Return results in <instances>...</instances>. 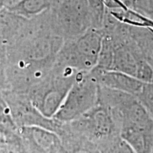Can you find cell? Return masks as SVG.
I'll list each match as a JSON object with an SVG mask.
<instances>
[{
	"mask_svg": "<svg viewBox=\"0 0 153 153\" xmlns=\"http://www.w3.org/2000/svg\"><path fill=\"white\" fill-rule=\"evenodd\" d=\"M62 45V37L53 28L50 9L28 19L18 39L7 48L9 89L27 93L45 79Z\"/></svg>",
	"mask_w": 153,
	"mask_h": 153,
	"instance_id": "obj_1",
	"label": "cell"
},
{
	"mask_svg": "<svg viewBox=\"0 0 153 153\" xmlns=\"http://www.w3.org/2000/svg\"><path fill=\"white\" fill-rule=\"evenodd\" d=\"M98 103L111 115L120 137L137 153L153 148V118L135 96L99 85Z\"/></svg>",
	"mask_w": 153,
	"mask_h": 153,
	"instance_id": "obj_2",
	"label": "cell"
},
{
	"mask_svg": "<svg viewBox=\"0 0 153 153\" xmlns=\"http://www.w3.org/2000/svg\"><path fill=\"white\" fill-rule=\"evenodd\" d=\"M79 72L54 65L48 75L30 88L26 94L33 106L44 116L52 118L65 99Z\"/></svg>",
	"mask_w": 153,
	"mask_h": 153,
	"instance_id": "obj_3",
	"label": "cell"
},
{
	"mask_svg": "<svg viewBox=\"0 0 153 153\" xmlns=\"http://www.w3.org/2000/svg\"><path fill=\"white\" fill-rule=\"evenodd\" d=\"M72 133L104 149L120 137L118 128L106 106L98 103L77 119L66 123Z\"/></svg>",
	"mask_w": 153,
	"mask_h": 153,
	"instance_id": "obj_4",
	"label": "cell"
},
{
	"mask_svg": "<svg viewBox=\"0 0 153 153\" xmlns=\"http://www.w3.org/2000/svg\"><path fill=\"white\" fill-rule=\"evenodd\" d=\"M99 84L90 72H80L53 118L62 123L74 120L98 104Z\"/></svg>",
	"mask_w": 153,
	"mask_h": 153,
	"instance_id": "obj_5",
	"label": "cell"
},
{
	"mask_svg": "<svg viewBox=\"0 0 153 153\" xmlns=\"http://www.w3.org/2000/svg\"><path fill=\"white\" fill-rule=\"evenodd\" d=\"M1 94L16 128L39 126L60 135L63 126L62 122L44 116L33 106L27 94L10 89L1 91Z\"/></svg>",
	"mask_w": 153,
	"mask_h": 153,
	"instance_id": "obj_6",
	"label": "cell"
},
{
	"mask_svg": "<svg viewBox=\"0 0 153 153\" xmlns=\"http://www.w3.org/2000/svg\"><path fill=\"white\" fill-rule=\"evenodd\" d=\"M97 38L88 34L67 45H63L56 57L55 65L77 72H90L97 66Z\"/></svg>",
	"mask_w": 153,
	"mask_h": 153,
	"instance_id": "obj_7",
	"label": "cell"
},
{
	"mask_svg": "<svg viewBox=\"0 0 153 153\" xmlns=\"http://www.w3.org/2000/svg\"><path fill=\"white\" fill-rule=\"evenodd\" d=\"M25 153H60L61 138L55 132L39 126L16 128Z\"/></svg>",
	"mask_w": 153,
	"mask_h": 153,
	"instance_id": "obj_8",
	"label": "cell"
},
{
	"mask_svg": "<svg viewBox=\"0 0 153 153\" xmlns=\"http://www.w3.org/2000/svg\"><path fill=\"white\" fill-rule=\"evenodd\" d=\"M90 72L99 85L137 97L145 82L122 72L106 70L95 67Z\"/></svg>",
	"mask_w": 153,
	"mask_h": 153,
	"instance_id": "obj_9",
	"label": "cell"
},
{
	"mask_svg": "<svg viewBox=\"0 0 153 153\" xmlns=\"http://www.w3.org/2000/svg\"><path fill=\"white\" fill-rule=\"evenodd\" d=\"M26 19L7 7L0 10V46L7 48L18 39L27 23Z\"/></svg>",
	"mask_w": 153,
	"mask_h": 153,
	"instance_id": "obj_10",
	"label": "cell"
},
{
	"mask_svg": "<svg viewBox=\"0 0 153 153\" xmlns=\"http://www.w3.org/2000/svg\"><path fill=\"white\" fill-rule=\"evenodd\" d=\"M55 0H21L11 7H7L19 16L31 19L52 9Z\"/></svg>",
	"mask_w": 153,
	"mask_h": 153,
	"instance_id": "obj_11",
	"label": "cell"
},
{
	"mask_svg": "<svg viewBox=\"0 0 153 153\" xmlns=\"http://www.w3.org/2000/svg\"><path fill=\"white\" fill-rule=\"evenodd\" d=\"M137 99L153 118V83L145 82L144 85L137 95Z\"/></svg>",
	"mask_w": 153,
	"mask_h": 153,
	"instance_id": "obj_12",
	"label": "cell"
},
{
	"mask_svg": "<svg viewBox=\"0 0 153 153\" xmlns=\"http://www.w3.org/2000/svg\"><path fill=\"white\" fill-rule=\"evenodd\" d=\"M7 48L0 46V92L9 90V85L7 78Z\"/></svg>",
	"mask_w": 153,
	"mask_h": 153,
	"instance_id": "obj_13",
	"label": "cell"
},
{
	"mask_svg": "<svg viewBox=\"0 0 153 153\" xmlns=\"http://www.w3.org/2000/svg\"><path fill=\"white\" fill-rule=\"evenodd\" d=\"M0 123L4 124L11 128H16L11 118L8 106L4 100L1 92H0Z\"/></svg>",
	"mask_w": 153,
	"mask_h": 153,
	"instance_id": "obj_14",
	"label": "cell"
},
{
	"mask_svg": "<svg viewBox=\"0 0 153 153\" xmlns=\"http://www.w3.org/2000/svg\"><path fill=\"white\" fill-rule=\"evenodd\" d=\"M21 0H4L5 1V7H11L14 4H16V3H18L19 1H20Z\"/></svg>",
	"mask_w": 153,
	"mask_h": 153,
	"instance_id": "obj_15",
	"label": "cell"
},
{
	"mask_svg": "<svg viewBox=\"0 0 153 153\" xmlns=\"http://www.w3.org/2000/svg\"><path fill=\"white\" fill-rule=\"evenodd\" d=\"M60 153H64V152H63V151H62V152H60Z\"/></svg>",
	"mask_w": 153,
	"mask_h": 153,
	"instance_id": "obj_16",
	"label": "cell"
}]
</instances>
